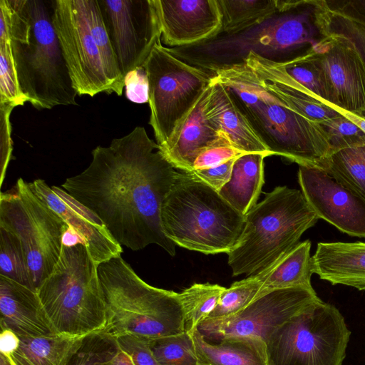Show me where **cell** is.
Listing matches in <instances>:
<instances>
[{"instance_id": "6da1fadb", "label": "cell", "mask_w": 365, "mask_h": 365, "mask_svg": "<svg viewBox=\"0 0 365 365\" xmlns=\"http://www.w3.org/2000/svg\"><path fill=\"white\" fill-rule=\"evenodd\" d=\"M91 154L88 167L60 187L95 214L121 247L136 251L155 244L175 256L161 209L177 171L158 144L137 126Z\"/></svg>"}, {"instance_id": "7a4b0ae2", "label": "cell", "mask_w": 365, "mask_h": 365, "mask_svg": "<svg viewBox=\"0 0 365 365\" xmlns=\"http://www.w3.org/2000/svg\"><path fill=\"white\" fill-rule=\"evenodd\" d=\"M213 76L228 88L272 155L319 169L331 155L322 124L295 111L268 91L244 61L220 66Z\"/></svg>"}, {"instance_id": "3957f363", "label": "cell", "mask_w": 365, "mask_h": 365, "mask_svg": "<svg viewBox=\"0 0 365 365\" xmlns=\"http://www.w3.org/2000/svg\"><path fill=\"white\" fill-rule=\"evenodd\" d=\"M19 89L36 109L77 105L78 95L51 19L42 0H3Z\"/></svg>"}, {"instance_id": "277c9868", "label": "cell", "mask_w": 365, "mask_h": 365, "mask_svg": "<svg viewBox=\"0 0 365 365\" xmlns=\"http://www.w3.org/2000/svg\"><path fill=\"white\" fill-rule=\"evenodd\" d=\"M164 233L175 245L228 254L240 242L245 215L191 173L177 172L161 209Z\"/></svg>"}, {"instance_id": "5b68a950", "label": "cell", "mask_w": 365, "mask_h": 365, "mask_svg": "<svg viewBox=\"0 0 365 365\" xmlns=\"http://www.w3.org/2000/svg\"><path fill=\"white\" fill-rule=\"evenodd\" d=\"M98 271L107 309L106 334L152 340L185 331L178 293L148 284L121 255L99 264Z\"/></svg>"}, {"instance_id": "8992f818", "label": "cell", "mask_w": 365, "mask_h": 365, "mask_svg": "<svg viewBox=\"0 0 365 365\" xmlns=\"http://www.w3.org/2000/svg\"><path fill=\"white\" fill-rule=\"evenodd\" d=\"M245 217L240 241L227 254L232 276H250L269 268L319 219L302 192L287 186H277L267 193Z\"/></svg>"}, {"instance_id": "52a82bcc", "label": "cell", "mask_w": 365, "mask_h": 365, "mask_svg": "<svg viewBox=\"0 0 365 365\" xmlns=\"http://www.w3.org/2000/svg\"><path fill=\"white\" fill-rule=\"evenodd\" d=\"M98 266L83 242L63 245L36 291L56 334L81 336L105 330L108 315Z\"/></svg>"}, {"instance_id": "ba28073f", "label": "cell", "mask_w": 365, "mask_h": 365, "mask_svg": "<svg viewBox=\"0 0 365 365\" xmlns=\"http://www.w3.org/2000/svg\"><path fill=\"white\" fill-rule=\"evenodd\" d=\"M350 335L339 310L319 299L269 335L267 365H342Z\"/></svg>"}, {"instance_id": "9c48e42d", "label": "cell", "mask_w": 365, "mask_h": 365, "mask_svg": "<svg viewBox=\"0 0 365 365\" xmlns=\"http://www.w3.org/2000/svg\"><path fill=\"white\" fill-rule=\"evenodd\" d=\"M0 227L19 240L36 292L58 261L68 225L19 178L11 190L1 192Z\"/></svg>"}, {"instance_id": "30bf717a", "label": "cell", "mask_w": 365, "mask_h": 365, "mask_svg": "<svg viewBox=\"0 0 365 365\" xmlns=\"http://www.w3.org/2000/svg\"><path fill=\"white\" fill-rule=\"evenodd\" d=\"M148 81L149 124L163 145L209 87L212 76L177 57L161 39L144 63Z\"/></svg>"}, {"instance_id": "8fae6325", "label": "cell", "mask_w": 365, "mask_h": 365, "mask_svg": "<svg viewBox=\"0 0 365 365\" xmlns=\"http://www.w3.org/2000/svg\"><path fill=\"white\" fill-rule=\"evenodd\" d=\"M51 4L52 22L78 95L93 97L100 93H115L122 96L125 78L106 63L90 31L81 0H54Z\"/></svg>"}, {"instance_id": "7c38bea8", "label": "cell", "mask_w": 365, "mask_h": 365, "mask_svg": "<svg viewBox=\"0 0 365 365\" xmlns=\"http://www.w3.org/2000/svg\"><path fill=\"white\" fill-rule=\"evenodd\" d=\"M319 299L314 288L276 289L260 294L233 316L205 319L197 329L211 343L230 337H255L266 343L277 328Z\"/></svg>"}, {"instance_id": "4fadbf2b", "label": "cell", "mask_w": 365, "mask_h": 365, "mask_svg": "<svg viewBox=\"0 0 365 365\" xmlns=\"http://www.w3.org/2000/svg\"><path fill=\"white\" fill-rule=\"evenodd\" d=\"M120 71L143 66L161 28L155 0H98Z\"/></svg>"}, {"instance_id": "5bb4252c", "label": "cell", "mask_w": 365, "mask_h": 365, "mask_svg": "<svg viewBox=\"0 0 365 365\" xmlns=\"http://www.w3.org/2000/svg\"><path fill=\"white\" fill-rule=\"evenodd\" d=\"M302 192L319 218L350 236L365 238V202L323 170L299 165Z\"/></svg>"}, {"instance_id": "9a60e30c", "label": "cell", "mask_w": 365, "mask_h": 365, "mask_svg": "<svg viewBox=\"0 0 365 365\" xmlns=\"http://www.w3.org/2000/svg\"><path fill=\"white\" fill-rule=\"evenodd\" d=\"M33 191L68 225L87 247L93 261L99 264L121 255L122 247L105 224L91 210L59 187H50L41 179L29 183Z\"/></svg>"}, {"instance_id": "2e32d148", "label": "cell", "mask_w": 365, "mask_h": 365, "mask_svg": "<svg viewBox=\"0 0 365 365\" xmlns=\"http://www.w3.org/2000/svg\"><path fill=\"white\" fill-rule=\"evenodd\" d=\"M161 37L169 46L202 42L220 33L217 0H155Z\"/></svg>"}, {"instance_id": "e0dca14e", "label": "cell", "mask_w": 365, "mask_h": 365, "mask_svg": "<svg viewBox=\"0 0 365 365\" xmlns=\"http://www.w3.org/2000/svg\"><path fill=\"white\" fill-rule=\"evenodd\" d=\"M329 42L325 52L315 55L329 84L333 106L365 116V67L350 48Z\"/></svg>"}, {"instance_id": "ac0fdd59", "label": "cell", "mask_w": 365, "mask_h": 365, "mask_svg": "<svg viewBox=\"0 0 365 365\" xmlns=\"http://www.w3.org/2000/svg\"><path fill=\"white\" fill-rule=\"evenodd\" d=\"M1 329L19 338L56 334L41 306L36 292L0 275Z\"/></svg>"}, {"instance_id": "d6986e66", "label": "cell", "mask_w": 365, "mask_h": 365, "mask_svg": "<svg viewBox=\"0 0 365 365\" xmlns=\"http://www.w3.org/2000/svg\"><path fill=\"white\" fill-rule=\"evenodd\" d=\"M209 87L171 138L163 145L159 146L168 162L182 172L191 173L193 163L202 150L227 138L213 127L205 116V105Z\"/></svg>"}, {"instance_id": "ffe728a7", "label": "cell", "mask_w": 365, "mask_h": 365, "mask_svg": "<svg viewBox=\"0 0 365 365\" xmlns=\"http://www.w3.org/2000/svg\"><path fill=\"white\" fill-rule=\"evenodd\" d=\"M205 113L213 127L239 150L272 155L237 106L228 88L213 76L207 96Z\"/></svg>"}, {"instance_id": "44dd1931", "label": "cell", "mask_w": 365, "mask_h": 365, "mask_svg": "<svg viewBox=\"0 0 365 365\" xmlns=\"http://www.w3.org/2000/svg\"><path fill=\"white\" fill-rule=\"evenodd\" d=\"M312 260L320 279L365 290V242H319Z\"/></svg>"}, {"instance_id": "7402d4cb", "label": "cell", "mask_w": 365, "mask_h": 365, "mask_svg": "<svg viewBox=\"0 0 365 365\" xmlns=\"http://www.w3.org/2000/svg\"><path fill=\"white\" fill-rule=\"evenodd\" d=\"M192 336L198 365H267L266 344L255 337L206 341L195 329Z\"/></svg>"}, {"instance_id": "603a6c76", "label": "cell", "mask_w": 365, "mask_h": 365, "mask_svg": "<svg viewBox=\"0 0 365 365\" xmlns=\"http://www.w3.org/2000/svg\"><path fill=\"white\" fill-rule=\"evenodd\" d=\"M266 154L244 153L233 163L229 181L220 195L237 211L245 215L256 204L264 185V159Z\"/></svg>"}, {"instance_id": "cb8c5ba5", "label": "cell", "mask_w": 365, "mask_h": 365, "mask_svg": "<svg viewBox=\"0 0 365 365\" xmlns=\"http://www.w3.org/2000/svg\"><path fill=\"white\" fill-rule=\"evenodd\" d=\"M86 336L54 334L19 338L17 349L5 357L11 365H67Z\"/></svg>"}, {"instance_id": "d4e9b609", "label": "cell", "mask_w": 365, "mask_h": 365, "mask_svg": "<svg viewBox=\"0 0 365 365\" xmlns=\"http://www.w3.org/2000/svg\"><path fill=\"white\" fill-rule=\"evenodd\" d=\"M310 250L311 242L309 240L299 242L276 263L258 272L262 282L258 296L276 289L313 288L311 284V277L314 272Z\"/></svg>"}, {"instance_id": "484cf974", "label": "cell", "mask_w": 365, "mask_h": 365, "mask_svg": "<svg viewBox=\"0 0 365 365\" xmlns=\"http://www.w3.org/2000/svg\"><path fill=\"white\" fill-rule=\"evenodd\" d=\"M316 20L324 38L350 48L365 67V14L344 15L316 1Z\"/></svg>"}, {"instance_id": "4316f807", "label": "cell", "mask_w": 365, "mask_h": 365, "mask_svg": "<svg viewBox=\"0 0 365 365\" xmlns=\"http://www.w3.org/2000/svg\"><path fill=\"white\" fill-rule=\"evenodd\" d=\"M319 169L365 202V144L331 153Z\"/></svg>"}, {"instance_id": "83f0119b", "label": "cell", "mask_w": 365, "mask_h": 365, "mask_svg": "<svg viewBox=\"0 0 365 365\" xmlns=\"http://www.w3.org/2000/svg\"><path fill=\"white\" fill-rule=\"evenodd\" d=\"M220 32L235 34L261 24L277 11L276 0H217Z\"/></svg>"}, {"instance_id": "f1b7e54d", "label": "cell", "mask_w": 365, "mask_h": 365, "mask_svg": "<svg viewBox=\"0 0 365 365\" xmlns=\"http://www.w3.org/2000/svg\"><path fill=\"white\" fill-rule=\"evenodd\" d=\"M226 287L210 283H195L179 294L185 331L192 332L217 305Z\"/></svg>"}, {"instance_id": "f546056e", "label": "cell", "mask_w": 365, "mask_h": 365, "mask_svg": "<svg viewBox=\"0 0 365 365\" xmlns=\"http://www.w3.org/2000/svg\"><path fill=\"white\" fill-rule=\"evenodd\" d=\"M27 102L21 93L15 71L10 37L9 17L6 6L0 1V103L14 107Z\"/></svg>"}, {"instance_id": "4dcf8cb0", "label": "cell", "mask_w": 365, "mask_h": 365, "mask_svg": "<svg viewBox=\"0 0 365 365\" xmlns=\"http://www.w3.org/2000/svg\"><path fill=\"white\" fill-rule=\"evenodd\" d=\"M279 63L297 82L324 101L333 106L329 84L317 61L315 52L312 48L306 50L294 58L279 61Z\"/></svg>"}, {"instance_id": "1f68e13d", "label": "cell", "mask_w": 365, "mask_h": 365, "mask_svg": "<svg viewBox=\"0 0 365 365\" xmlns=\"http://www.w3.org/2000/svg\"><path fill=\"white\" fill-rule=\"evenodd\" d=\"M261 286L259 273L234 282L225 288L217 305L207 318L221 319L239 313L257 297Z\"/></svg>"}, {"instance_id": "d6a6232c", "label": "cell", "mask_w": 365, "mask_h": 365, "mask_svg": "<svg viewBox=\"0 0 365 365\" xmlns=\"http://www.w3.org/2000/svg\"><path fill=\"white\" fill-rule=\"evenodd\" d=\"M0 275L35 291L19 240L2 227H0Z\"/></svg>"}, {"instance_id": "836d02e7", "label": "cell", "mask_w": 365, "mask_h": 365, "mask_svg": "<svg viewBox=\"0 0 365 365\" xmlns=\"http://www.w3.org/2000/svg\"><path fill=\"white\" fill-rule=\"evenodd\" d=\"M148 343L161 365H198L192 336L186 331L148 340Z\"/></svg>"}, {"instance_id": "e575fe53", "label": "cell", "mask_w": 365, "mask_h": 365, "mask_svg": "<svg viewBox=\"0 0 365 365\" xmlns=\"http://www.w3.org/2000/svg\"><path fill=\"white\" fill-rule=\"evenodd\" d=\"M115 338L104 331L86 336L67 365H108L118 350Z\"/></svg>"}, {"instance_id": "d590c367", "label": "cell", "mask_w": 365, "mask_h": 365, "mask_svg": "<svg viewBox=\"0 0 365 365\" xmlns=\"http://www.w3.org/2000/svg\"><path fill=\"white\" fill-rule=\"evenodd\" d=\"M321 124L327 135L331 153L365 144V133L342 114Z\"/></svg>"}, {"instance_id": "8d00e7d4", "label": "cell", "mask_w": 365, "mask_h": 365, "mask_svg": "<svg viewBox=\"0 0 365 365\" xmlns=\"http://www.w3.org/2000/svg\"><path fill=\"white\" fill-rule=\"evenodd\" d=\"M244 153L225 138L202 150L193 163L192 170L217 166Z\"/></svg>"}, {"instance_id": "74e56055", "label": "cell", "mask_w": 365, "mask_h": 365, "mask_svg": "<svg viewBox=\"0 0 365 365\" xmlns=\"http://www.w3.org/2000/svg\"><path fill=\"white\" fill-rule=\"evenodd\" d=\"M118 347L128 354L134 365H161L155 357L148 340L125 335L116 339Z\"/></svg>"}, {"instance_id": "f35d334b", "label": "cell", "mask_w": 365, "mask_h": 365, "mask_svg": "<svg viewBox=\"0 0 365 365\" xmlns=\"http://www.w3.org/2000/svg\"><path fill=\"white\" fill-rule=\"evenodd\" d=\"M124 87L127 98L133 103L148 102V81L143 66L138 67L125 75Z\"/></svg>"}, {"instance_id": "ab89813d", "label": "cell", "mask_w": 365, "mask_h": 365, "mask_svg": "<svg viewBox=\"0 0 365 365\" xmlns=\"http://www.w3.org/2000/svg\"><path fill=\"white\" fill-rule=\"evenodd\" d=\"M15 108L9 103H0L1 108V185L3 182L8 163L11 159L12 146L11 139V123L9 120L12 110Z\"/></svg>"}, {"instance_id": "60d3db41", "label": "cell", "mask_w": 365, "mask_h": 365, "mask_svg": "<svg viewBox=\"0 0 365 365\" xmlns=\"http://www.w3.org/2000/svg\"><path fill=\"white\" fill-rule=\"evenodd\" d=\"M235 159L230 160L217 166L194 170L191 173L219 192L229 181Z\"/></svg>"}, {"instance_id": "b9f144b4", "label": "cell", "mask_w": 365, "mask_h": 365, "mask_svg": "<svg viewBox=\"0 0 365 365\" xmlns=\"http://www.w3.org/2000/svg\"><path fill=\"white\" fill-rule=\"evenodd\" d=\"M19 338L13 331L9 329H1L0 335L1 354L9 356L18 347Z\"/></svg>"}, {"instance_id": "7bdbcfd3", "label": "cell", "mask_w": 365, "mask_h": 365, "mask_svg": "<svg viewBox=\"0 0 365 365\" xmlns=\"http://www.w3.org/2000/svg\"><path fill=\"white\" fill-rule=\"evenodd\" d=\"M108 365H134L127 353L118 348L117 353Z\"/></svg>"}, {"instance_id": "ee69618b", "label": "cell", "mask_w": 365, "mask_h": 365, "mask_svg": "<svg viewBox=\"0 0 365 365\" xmlns=\"http://www.w3.org/2000/svg\"><path fill=\"white\" fill-rule=\"evenodd\" d=\"M341 114L356 124L365 133V116L341 110Z\"/></svg>"}, {"instance_id": "f6af8a7d", "label": "cell", "mask_w": 365, "mask_h": 365, "mask_svg": "<svg viewBox=\"0 0 365 365\" xmlns=\"http://www.w3.org/2000/svg\"><path fill=\"white\" fill-rule=\"evenodd\" d=\"M0 365H11L7 359L2 354H0Z\"/></svg>"}]
</instances>
